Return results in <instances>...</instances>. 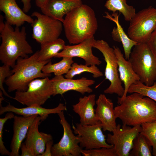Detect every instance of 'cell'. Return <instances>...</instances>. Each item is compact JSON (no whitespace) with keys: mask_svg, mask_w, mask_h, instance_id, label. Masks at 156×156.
Returning a JSON list of instances; mask_svg holds the SVG:
<instances>
[{"mask_svg":"<svg viewBox=\"0 0 156 156\" xmlns=\"http://www.w3.org/2000/svg\"><path fill=\"white\" fill-rule=\"evenodd\" d=\"M114 109L123 125L134 126L156 120V102L138 93L127 96Z\"/></svg>","mask_w":156,"mask_h":156,"instance_id":"obj_1","label":"cell"},{"mask_svg":"<svg viewBox=\"0 0 156 156\" xmlns=\"http://www.w3.org/2000/svg\"><path fill=\"white\" fill-rule=\"evenodd\" d=\"M62 23L70 44H78L94 36L98 27L94 10L83 4L66 14Z\"/></svg>","mask_w":156,"mask_h":156,"instance_id":"obj_2","label":"cell"},{"mask_svg":"<svg viewBox=\"0 0 156 156\" xmlns=\"http://www.w3.org/2000/svg\"><path fill=\"white\" fill-rule=\"evenodd\" d=\"M39 51L30 57H19L11 70L12 75L7 78L5 83L9 92L16 91L23 92L27 89L29 83L37 78H44L51 75L42 72L44 65L51 60L39 62L38 60Z\"/></svg>","mask_w":156,"mask_h":156,"instance_id":"obj_3","label":"cell"},{"mask_svg":"<svg viewBox=\"0 0 156 156\" xmlns=\"http://www.w3.org/2000/svg\"><path fill=\"white\" fill-rule=\"evenodd\" d=\"M1 33L2 42L0 46V60L4 65L12 68L19 57H28L33 53L32 47L26 40V28L15 29L7 21Z\"/></svg>","mask_w":156,"mask_h":156,"instance_id":"obj_4","label":"cell"},{"mask_svg":"<svg viewBox=\"0 0 156 156\" xmlns=\"http://www.w3.org/2000/svg\"><path fill=\"white\" fill-rule=\"evenodd\" d=\"M128 60L141 82L150 86L156 81V57L147 43L135 45Z\"/></svg>","mask_w":156,"mask_h":156,"instance_id":"obj_5","label":"cell"},{"mask_svg":"<svg viewBox=\"0 0 156 156\" xmlns=\"http://www.w3.org/2000/svg\"><path fill=\"white\" fill-rule=\"evenodd\" d=\"M129 21V37L137 43H147L156 27V8L151 6L140 11Z\"/></svg>","mask_w":156,"mask_h":156,"instance_id":"obj_6","label":"cell"},{"mask_svg":"<svg viewBox=\"0 0 156 156\" xmlns=\"http://www.w3.org/2000/svg\"><path fill=\"white\" fill-rule=\"evenodd\" d=\"M93 47L102 54L106 63L105 71V79L110 82L109 86L104 91L105 94H116L120 97L123 95L124 88L119 76L117 59L113 48L103 40H95Z\"/></svg>","mask_w":156,"mask_h":156,"instance_id":"obj_7","label":"cell"},{"mask_svg":"<svg viewBox=\"0 0 156 156\" xmlns=\"http://www.w3.org/2000/svg\"><path fill=\"white\" fill-rule=\"evenodd\" d=\"M53 94L52 83L48 77L36 79L29 84L25 92L16 91L13 99L27 106H41Z\"/></svg>","mask_w":156,"mask_h":156,"instance_id":"obj_8","label":"cell"},{"mask_svg":"<svg viewBox=\"0 0 156 156\" xmlns=\"http://www.w3.org/2000/svg\"><path fill=\"white\" fill-rule=\"evenodd\" d=\"M31 16L37 18L31 25L32 37L37 42L41 44L59 38L62 30V22L37 12H34Z\"/></svg>","mask_w":156,"mask_h":156,"instance_id":"obj_9","label":"cell"},{"mask_svg":"<svg viewBox=\"0 0 156 156\" xmlns=\"http://www.w3.org/2000/svg\"><path fill=\"white\" fill-rule=\"evenodd\" d=\"M72 127L74 133L77 135L79 144L82 148L88 150L114 147L106 142L100 122L94 125H82L77 123L75 126L73 125Z\"/></svg>","mask_w":156,"mask_h":156,"instance_id":"obj_10","label":"cell"},{"mask_svg":"<svg viewBox=\"0 0 156 156\" xmlns=\"http://www.w3.org/2000/svg\"><path fill=\"white\" fill-rule=\"evenodd\" d=\"M141 130V125L131 127L118 124L112 134H108L106 141L113 146L117 156H129L133 140Z\"/></svg>","mask_w":156,"mask_h":156,"instance_id":"obj_11","label":"cell"},{"mask_svg":"<svg viewBox=\"0 0 156 156\" xmlns=\"http://www.w3.org/2000/svg\"><path fill=\"white\" fill-rule=\"evenodd\" d=\"M64 111L57 114L59 122L63 128V135L58 143L53 145L52 155L81 156L82 148L79 145L77 137L74 135L70 124L66 119Z\"/></svg>","mask_w":156,"mask_h":156,"instance_id":"obj_12","label":"cell"},{"mask_svg":"<svg viewBox=\"0 0 156 156\" xmlns=\"http://www.w3.org/2000/svg\"><path fill=\"white\" fill-rule=\"evenodd\" d=\"M95 40L93 36L77 45H65L64 49L58 53L55 57H78L84 60L85 64L88 66L99 65L102 61L93 55L92 51Z\"/></svg>","mask_w":156,"mask_h":156,"instance_id":"obj_13","label":"cell"},{"mask_svg":"<svg viewBox=\"0 0 156 156\" xmlns=\"http://www.w3.org/2000/svg\"><path fill=\"white\" fill-rule=\"evenodd\" d=\"M51 80L53 89V96L62 95L70 90L76 91L82 95L86 93H90L93 90L90 87L95 83L94 80L85 77L73 79L64 78L62 75L55 76Z\"/></svg>","mask_w":156,"mask_h":156,"instance_id":"obj_14","label":"cell"},{"mask_svg":"<svg viewBox=\"0 0 156 156\" xmlns=\"http://www.w3.org/2000/svg\"><path fill=\"white\" fill-rule=\"evenodd\" d=\"M45 119L42 116H37L30 126L25 138V143L34 156H40L43 153L46 143L53 140L51 134L39 131V125Z\"/></svg>","mask_w":156,"mask_h":156,"instance_id":"obj_15","label":"cell"},{"mask_svg":"<svg viewBox=\"0 0 156 156\" xmlns=\"http://www.w3.org/2000/svg\"><path fill=\"white\" fill-rule=\"evenodd\" d=\"M96 103L97 107L95 114L101 123L103 130L112 132L117 125L113 103L104 94H101L96 101Z\"/></svg>","mask_w":156,"mask_h":156,"instance_id":"obj_16","label":"cell"},{"mask_svg":"<svg viewBox=\"0 0 156 156\" xmlns=\"http://www.w3.org/2000/svg\"><path fill=\"white\" fill-rule=\"evenodd\" d=\"M38 116H14L13 118V134L10 145L11 151L10 156H20L19 150L22 142L26 138L30 126Z\"/></svg>","mask_w":156,"mask_h":156,"instance_id":"obj_17","label":"cell"},{"mask_svg":"<svg viewBox=\"0 0 156 156\" xmlns=\"http://www.w3.org/2000/svg\"><path fill=\"white\" fill-rule=\"evenodd\" d=\"M113 48L117 59L119 77L123 83L124 86L123 95L118 98L117 103L119 104L127 96L130 86L136 81L140 80V79L134 71L130 62L124 57L119 48L114 46Z\"/></svg>","mask_w":156,"mask_h":156,"instance_id":"obj_18","label":"cell"},{"mask_svg":"<svg viewBox=\"0 0 156 156\" xmlns=\"http://www.w3.org/2000/svg\"><path fill=\"white\" fill-rule=\"evenodd\" d=\"M95 97L94 94L80 97L78 102L72 106L73 110L80 117V123L81 125H94L100 122L96 117L94 108Z\"/></svg>","mask_w":156,"mask_h":156,"instance_id":"obj_19","label":"cell"},{"mask_svg":"<svg viewBox=\"0 0 156 156\" xmlns=\"http://www.w3.org/2000/svg\"><path fill=\"white\" fill-rule=\"evenodd\" d=\"M0 9L4 13L6 21L12 25L19 27L25 22L31 24L34 21L19 7L16 0H0Z\"/></svg>","mask_w":156,"mask_h":156,"instance_id":"obj_20","label":"cell"},{"mask_svg":"<svg viewBox=\"0 0 156 156\" xmlns=\"http://www.w3.org/2000/svg\"><path fill=\"white\" fill-rule=\"evenodd\" d=\"M0 115L5 112H12L17 115L28 116L38 115L46 119L48 115L51 114H55L62 111L67 110L66 106L62 103H60L56 107L51 109L42 107L41 106L31 105L26 107L18 108L9 104L5 107L0 106Z\"/></svg>","mask_w":156,"mask_h":156,"instance_id":"obj_21","label":"cell"},{"mask_svg":"<svg viewBox=\"0 0 156 156\" xmlns=\"http://www.w3.org/2000/svg\"><path fill=\"white\" fill-rule=\"evenodd\" d=\"M82 4L81 0H50L40 9L44 14L63 23L64 15Z\"/></svg>","mask_w":156,"mask_h":156,"instance_id":"obj_22","label":"cell"},{"mask_svg":"<svg viewBox=\"0 0 156 156\" xmlns=\"http://www.w3.org/2000/svg\"><path fill=\"white\" fill-rule=\"evenodd\" d=\"M106 15L104 17L114 22L116 27H114L111 32L113 39L115 41L121 42L124 52L125 59L128 60L130 57L132 48L137 43L130 39L124 31L123 28L119 23L118 17L119 15L116 12L113 13L112 15L107 12H105Z\"/></svg>","mask_w":156,"mask_h":156,"instance_id":"obj_23","label":"cell"},{"mask_svg":"<svg viewBox=\"0 0 156 156\" xmlns=\"http://www.w3.org/2000/svg\"><path fill=\"white\" fill-rule=\"evenodd\" d=\"M65 46L64 41L60 38L41 44L38 52V61L42 62L51 60L55 57L60 51L63 50Z\"/></svg>","mask_w":156,"mask_h":156,"instance_id":"obj_24","label":"cell"},{"mask_svg":"<svg viewBox=\"0 0 156 156\" xmlns=\"http://www.w3.org/2000/svg\"><path fill=\"white\" fill-rule=\"evenodd\" d=\"M152 147L149 140L139 133L134 138L129 156H151Z\"/></svg>","mask_w":156,"mask_h":156,"instance_id":"obj_25","label":"cell"},{"mask_svg":"<svg viewBox=\"0 0 156 156\" xmlns=\"http://www.w3.org/2000/svg\"><path fill=\"white\" fill-rule=\"evenodd\" d=\"M105 6L113 13L119 11L123 15L125 20L130 21L136 13L135 9L128 5L126 0H107Z\"/></svg>","mask_w":156,"mask_h":156,"instance_id":"obj_26","label":"cell"},{"mask_svg":"<svg viewBox=\"0 0 156 156\" xmlns=\"http://www.w3.org/2000/svg\"><path fill=\"white\" fill-rule=\"evenodd\" d=\"M60 62L52 64L50 60L44 66L42 72L45 73L51 74L53 73L55 76L61 75L66 74L71 68L74 63L73 57H64Z\"/></svg>","mask_w":156,"mask_h":156,"instance_id":"obj_27","label":"cell"},{"mask_svg":"<svg viewBox=\"0 0 156 156\" xmlns=\"http://www.w3.org/2000/svg\"><path fill=\"white\" fill-rule=\"evenodd\" d=\"M85 72L92 73V76L94 78H97L103 75L102 72L96 65L89 66L86 64H79L74 62L72 64L71 68L64 77L67 79H72L75 75Z\"/></svg>","mask_w":156,"mask_h":156,"instance_id":"obj_28","label":"cell"},{"mask_svg":"<svg viewBox=\"0 0 156 156\" xmlns=\"http://www.w3.org/2000/svg\"><path fill=\"white\" fill-rule=\"evenodd\" d=\"M136 92L148 97L156 102V83L152 86L145 85L140 80L132 84L128 91V93Z\"/></svg>","mask_w":156,"mask_h":156,"instance_id":"obj_29","label":"cell"},{"mask_svg":"<svg viewBox=\"0 0 156 156\" xmlns=\"http://www.w3.org/2000/svg\"><path fill=\"white\" fill-rule=\"evenodd\" d=\"M141 125L142 130L140 133L150 141L152 147V155L156 156V120L145 122Z\"/></svg>","mask_w":156,"mask_h":156,"instance_id":"obj_30","label":"cell"},{"mask_svg":"<svg viewBox=\"0 0 156 156\" xmlns=\"http://www.w3.org/2000/svg\"><path fill=\"white\" fill-rule=\"evenodd\" d=\"M81 155L84 156H117L114 148L102 147L90 150H82Z\"/></svg>","mask_w":156,"mask_h":156,"instance_id":"obj_31","label":"cell"},{"mask_svg":"<svg viewBox=\"0 0 156 156\" xmlns=\"http://www.w3.org/2000/svg\"><path fill=\"white\" fill-rule=\"evenodd\" d=\"M14 116V113L9 112L4 118H0V153L2 155L10 156V153L4 146L3 140V130L5 123L8 119L13 118Z\"/></svg>","mask_w":156,"mask_h":156,"instance_id":"obj_32","label":"cell"},{"mask_svg":"<svg viewBox=\"0 0 156 156\" xmlns=\"http://www.w3.org/2000/svg\"><path fill=\"white\" fill-rule=\"evenodd\" d=\"M10 66H9L4 65L0 67V88L3 94L8 97L11 99H13L12 97L9 95L6 92L4 89L3 84L5 82V79L12 75L11 70L10 69Z\"/></svg>","mask_w":156,"mask_h":156,"instance_id":"obj_33","label":"cell"},{"mask_svg":"<svg viewBox=\"0 0 156 156\" xmlns=\"http://www.w3.org/2000/svg\"><path fill=\"white\" fill-rule=\"evenodd\" d=\"M147 44L156 57V27L152 33Z\"/></svg>","mask_w":156,"mask_h":156,"instance_id":"obj_34","label":"cell"},{"mask_svg":"<svg viewBox=\"0 0 156 156\" xmlns=\"http://www.w3.org/2000/svg\"><path fill=\"white\" fill-rule=\"evenodd\" d=\"M53 140L48 142L46 144L44 152L40 156H52L51 149L53 145Z\"/></svg>","mask_w":156,"mask_h":156,"instance_id":"obj_35","label":"cell"},{"mask_svg":"<svg viewBox=\"0 0 156 156\" xmlns=\"http://www.w3.org/2000/svg\"><path fill=\"white\" fill-rule=\"evenodd\" d=\"M21 156H34L30 150L26 146L25 143H22L21 147Z\"/></svg>","mask_w":156,"mask_h":156,"instance_id":"obj_36","label":"cell"},{"mask_svg":"<svg viewBox=\"0 0 156 156\" xmlns=\"http://www.w3.org/2000/svg\"><path fill=\"white\" fill-rule=\"evenodd\" d=\"M23 3V11L25 13L27 12L30 9L31 5V0H21Z\"/></svg>","mask_w":156,"mask_h":156,"instance_id":"obj_37","label":"cell"},{"mask_svg":"<svg viewBox=\"0 0 156 156\" xmlns=\"http://www.w3.org/2000/svg\"><path fill=\"white\" fill-rule=\"evenodd\" d=\"M50 0H35L36 5L40 9L44 8Z\"/></svg>","mask_w":156,"mask_h":156,"instance_id":"obj_38","label":"cell"},{"mask_svg":"<svg viewBox=\"0 0 156 156\" xmlns=\"http://www.w3.org/2000/svg\"><path fill=\"white\" fill-rule=\"evenodd\" d=\"M4 17L2 15H0V32H1L4 28L5 23L3 22Z\"/></svg>","mask_w":156,"mask_h":156,"instance_id":"obj_39","label":"cell"},{"mask_svg":"<svg viewBox=\"0 0 156 156\" xmlns=\"http://www.w3.org/2000/svg\"><path fill=\"white\" fill-rule=\"evenodd\" d=\"M155 83H156V81L155 82Z\"/></svg>","mask_w":156,"mask_h":156,"instance_id":"obj_40","label":"cell"},{"mask_svg":"<svg viewBox=\"0 0 156 156\" xmlns=\"http://www.w3.org/2000/svg\"></svg>","mask_w":156,"mask_h":156,"instance_id":"obj_41","label":"cell"}]
</instances>
